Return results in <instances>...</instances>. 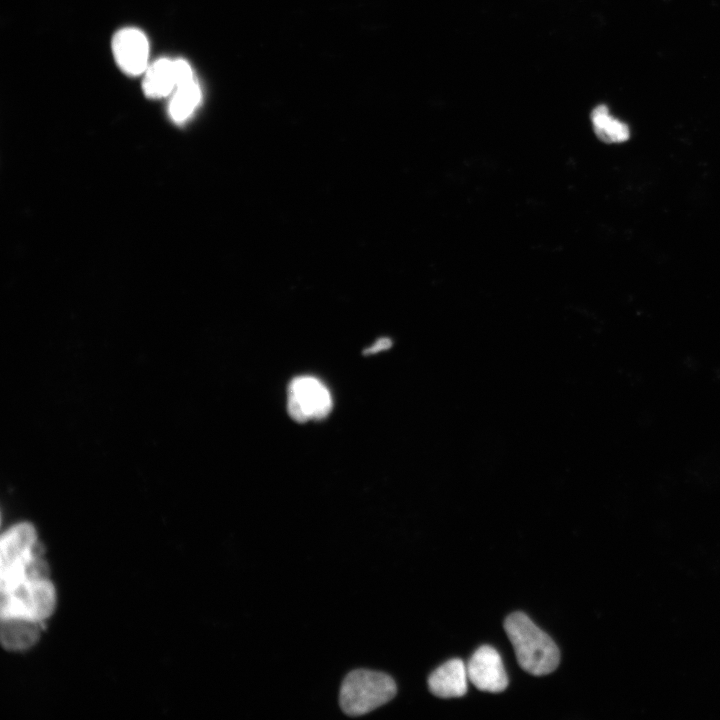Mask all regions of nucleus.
Returning <instances> with one entry per match:
<instances>
[{
  "label": "nucleus",
  "mask_w": 720,
  "mask_h": 720,
  "mask_svg": "<svg viewBox=\"0 0 720 720\" xmlns=\"http://www.w3.org/2000/svg\"><path fill=\"white\" fill-rule=\"evenodd\" d=\"M504 629L524 671L542 676L557 668L560 661L557 645L526 614H510L504 622Z\"/></svg>",
  "instance_id": "obj_1"
},
{
  "label": "nucleus",
  "mask_w": 720,
  "mask_h": 720,
  "mask_svg": "<svg viewBox=\"0 0 720 720\" xmlns=\"http://www.w3.org/2000/svg\"><path fill=\"white\" fill-rule=\"evenodd\" d=\"M56 607V590L48 577L27 576L1 586V619L43 623Z\"/></svg>",
  "instance_id": "obj_2"
},
{
  "label": "nucleus",
  "mask_w": 720,
  "mask_h": 720,
  "mask_svg": "<svg viewBox=\"0 0 720 720\" xmlns=\"http://www.w3.org/2000/svg\"><path fill=\"white\" fill-rule=\"evenodd\" d=\"M396 692V683L389 675L357 669L344 678L339 703L346 715L362 716L392 700Z\"/></svg>",
  "instance_id": "obj_3"
},
{
  "label": "nucleus",
  "mask_w": 720,
  "mask_h": 720,
  "mask_svg": "<svg viewBox=\"0 0 720 720\" xmlns=\"http://www.w3.org/2000/svg\"><path fill=\"white\" fill-rule=\"evenodd\" d=\"M40 556L37 533L32 524L21 522L10 527L1 536V584L16 581L30 574L35 561Z\"/></svg>",
  "instance_id": "obj_4"
},
{
  "label": "nucleus",
  "mask_w": 720,
  "mask_h": 720,
  "mask_svg": "<svg viewBox=\"0 0 720 720\" xmlns=\"http://www.w3.org/2000/svg\"><path fill=\"white\" fill-rule=\"evenodd\" d=\"M328 388L316 377H295L288 387V413L295 421L321 420L332 410Z\"/></svg>",
  "instance_id": "obj_5"
},
{
  "label": "nucleus",
  "mask_w": 720,
  "mask_h": 720,
  "mask_svg": "<svg viewBox=\"0 0 720 720\" xmlns=\"http://www.w3.org/2000/svg\"><path fill=\"white\" fill-rule=\"evenodd\" d=\"M466 667L469 681L478 690L499 693L508 685L502 659L497 650L491 646L484 645L478 648Z\"/></svg>",
  "instance_id": "obj_6"
},
{
  "label": "nucleus",
  "mask_w": 720,
  "mask_h": 720,
  "mask_svg": "<svg viewBox=\"0 0 720 720\" xmlns=\"http://www.w3.org/2000/svg\"><path fill=\"white\" fill-rule=\"evenodd\" d=\"M112 50L118 66L126 74L136 76L146 69L149 44L142 31L136 28L118 31L112 40Z\"/></svg>",
  "instance_id": "obj_7"
},
{
  "label": "nucleus",
  "mask_w": 720,
  "mask_h": 720,
  "mask_svg": "<svg viewBox=\"0 0 720 720\" xmlns=\"http://www.w3.org/2000/svg\"><path fill=\"white\" fill-rule=\"evenodd\" d=\"M467 667L460 659H451L437 669L428 678V687L432 694L440 698L461 697L467 692Z\"/></svg>",
  "instance_id": "obj_8"
},
{
  "label": "nucleus",
  "mask_w": 720,
  "mask_h": 720,
  "mask_svg": "<svg viewBox=\"0 0 720 720\" xmlns=\"http://www.w3.org/2000/svg\"><path fill=\"white\" fill-rule=\"evenodd\" d=\"M42 624L23 619H1V642L8 650L29 649L38 641Z\"/></svg>",
  "instance_id": "obj_9"
},
{
  "label": "nucleus",
  "mask_w": 720,
  "mask_h": 720,
  "mask_svg": "<svg viewBox=\"0 0 720 720\" xmlns=\"http://www.w3.org/2000/svg\"><path fill=\"white\" fill-rule=\"evenodd\" d=\"M176 88L173 61L162 58L155 61L147 70L143 80V91L147 97L161 98Z\"/></svg>",
  "instance_id": "obj_10"
},
{
  "label": "nucleus",
  "mask_w": 720,
  "mask_h": 720,
  "mask_svg": "<svg viewBox=\"0 0 720 720\" xmlns=\"http://www.w3.org/2000/svg\"><path fill=\"white\" fill-rule=\"evenodd\" d=\"M591 122L596 136L605 143H622L630 137L628 125L614 118L605 105H598L593 109Z\"/></svg>",
  "instance_id": "obj_11"
},
{
  "label": "nucleus",
  "mask_w": 720,
  "mask_h": 720,
  "mask_svg": "<svg viewBox=\"0 0 720 720\" xmlns=\"http://www.w3.org/2000/svg\"><path fill=\"white\" fill-rule=\"evenodd\" d=\"M201 98V89L196 80L176 87L169 105L172 120L177 123L186 121L199 105Z\"/></svg>",
  "instance_id": "obj_12"
},
{
  "label": "nucleus",
  "mask_w": 720,
  "mask_h": 720,
  "mask_svg": "<svg viewBox=\"0 0 720 720\" xmlns=\"http://www.w3.org/2000/svg\"><path fill=\"white\" fill-rule=\"evenodd\" d=\"M176 87L188 84L194 80V74L190 65L183 59L173 61Z\"/></svg>",
  "instance_id": "obj_13"
},
{
  "label": "nucleus",
  "mask_w": 720,
  "mask_h": 720,
  "mask_svg": "<svg viewBox=\"0 0 720 720\" xmlns=\"http://www.w3.org/2000/svg\"><path fill=\"white\" fill-rule=\"evenodd\" d=\"M392 346V341L389 338L378 339L371 347L364 350V354L370 355L378 353L383 350H387Z\"/></svg>",
  "instance_id": "obj_14"
}]
</instances>
